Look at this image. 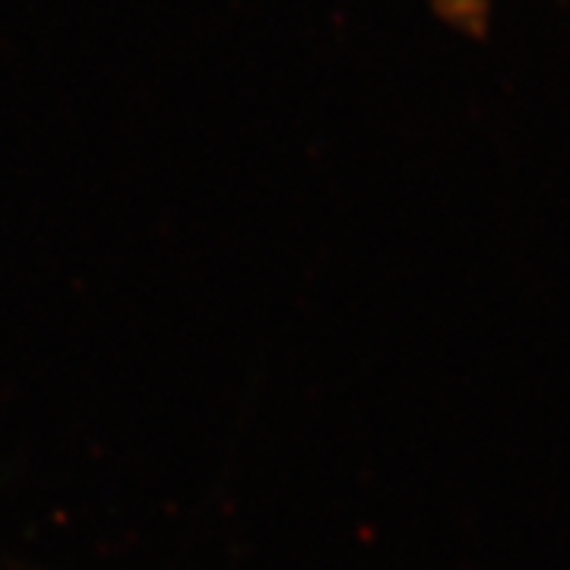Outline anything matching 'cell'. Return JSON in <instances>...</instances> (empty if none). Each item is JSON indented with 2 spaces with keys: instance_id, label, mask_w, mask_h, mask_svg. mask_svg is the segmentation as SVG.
<instances>
[{
  "instance_id": "1",
  "label": "cell",
  "mask_w": 570,
  "mask_h": 570,
  "mask_svg": "<svg viewBox=\"0 0 570 570\" xmlns=\"http://www.w3.org/2000/svg\"><path fill=\"white\" fill-rule=\"evenodd\" d=\"M491 3L494 0H434V10L453 29H460L463 36L482 39L489 32Z\"/></svg>"
}]
</instances>
